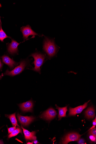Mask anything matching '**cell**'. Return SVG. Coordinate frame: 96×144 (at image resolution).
<instances>
[{
  "instance_id": "obj_1",
  "label": "cell",
  "mask_w": 96,
  "mask_h": 144,
  "mask_svg": "<svg viewBox=\"0 0 96 144\" xmlns=\"http://www.w3.org/2000/svg\"><path fill=\"white\" fill-rule=\"evenodd\" d=\"M43 49L50 58L54 57L58 50L54 41L47 38H46L44 40Z\"/></svg>"
},
{
  "instance_id": "obj_2",
  "label": "cell",
  "mask_w": 96,
  "mask_h": 144,
  "mask_svg": "<svg viewBox=\"0 0 96 144\" xmlns=\"http://www.w3.org/2000/svg\"><path fill=\"white\" fill-rule=\"evenodd\" d=\"M30 56L33 57L34 59L33 63L35 65V67L31 69L40 73V67L43 64L45 55L36 52L31 54Z\"/></svg>"
},
{
  "instance_id": "obj_3",
  "label": "cell",
  "mask_w": 96,
  "mask_h": 144,
  "mask_svg": "<svg viewBox=\"0 0 96 144\" xmlns=\"http://www.w3.org/2000/svg\"><path fill=\"white\" fill-rule=\"evenodd\" d=\"M26 65V62L25 61H22L21 62L20 65L11 71H9L8 70H6L4 74L11 76H16L20 74L24 71Z\"/></svg>"
},
{
  "instance_id": "obj_4",
  "label": "cell",
  "mask_w": 96,
  "mask_h": 144,
  "mask_svg": "<svg viewBox=\"0 0 96 144\" xmlns=\"http://www.w3.org/2000/svg\"><path fill=\"white\" fill-rule=\"evenodd\" d=\"M57 114L56 111L52 108H50L41 114V117L42 119L50 120L55 118Z\"/></svg>"
},
{
  "instance_id": "obj_5",
  "label": "cell",
  "mask_w": 96,
  "mask_h": 144,
  "mask_svg": "<svg viewBox=\"0 0 96 144\" xmlns=\"http://www.w3.org/2000/svg\"><path fill=\"white\" fill-rule=\"evenodd\" d=\"M82 135L77 133H72L68 134L63 140L62 144H67L72 141H78Z\"/></svg>"
},
{
  "instance_id": "obj_6",
  "label": "cell",
  "mask_w": 96,
  "mask_h": 144,
  "mask_svg": "<svg viewBox=\"0 0 96 144\" xmlns=\"http://www.w3.org/2000/svg\"><path fill=\"white\" fill-rule=\"evenodd\" d=\"M21 31L23 34L24 40L27 39L30 35H33L34 37L35 35H38V34L32 29L30 25H27L24 26L21 28Z\"/></svg>"
},
{
  "instance_id": "obj_7",
  "label": "cell",
  "mask_w": 96,
  "mask_h": 144,
  "mask_svg": "<svg viewBox=\"0 0 96 144\" xmlns=\"http://www.w3.org/2000/svg\"><path fill=\"white\" fill-rule=\"evenodd\" d=\"M90 101V100H89L83 105L74 108L70 107L69 109V116H75L77 114L80 113L83 110L87 107L88 104Z\"/></svg>"
},
{
  "instance_id": "obj_8",
  "label": "cell",
  "mask_w": 96,
  "mask_h": 144,
  "mask_svg": "<svg viewBox=\"0 0 96 144\" xmlns=\"http://www.w3.org/2000/svg\"><path fill=\"white\" fill-rule=\"evenodd\" d=\"M17 117L19 122L25 126H28L35 119V118L33 116H22L18 113L17 114Z\"/></svg>"
},
{
  "instance_id": "obj_9",
  "label": "cell",
  "mask_w": 96,
  "mask_h": 144,
  "mask_svg": "<svg viewBox=\"0 0 96 144\" xmlns=\"http://www.w3.org/2000/svg\"><path fill=\"white\" fill-rule=\"evenodd\" d=\"M21 109L23 112H32L33 110V103L31 100L19 105Z\"/></svg>"
},
{
  "instance_id": "obj_10",
  "label": "cell",
  "mask_w": 96,
  "mask_h": 144,
  "mask_svg": "<svg viewBox=\"0 0 96 144\" xmlns=\"http://www.w3.org/2000/svg\"><path fill=\"white\" fill-rule=\"evenodd\" d=\"M20 43L14 40H12V42L9 44L8 47V51L9 53L13 54L16 53L18 52V46Z\"/></svg>"
},
{
  "instance_id": "obj_11",
  "label": "cell",
  "mask_w": 96,
  "mask_h": 144,
  "mask_svg": "<svg viewBox=\"0 0 96 144\" xmlns=\"http://www.w3.org/2000/svg\"><path fill=\"white\" fill-rule=\"evenodd\" d=\"M3 63L7 65L11 69L13 68L17 64V63L7 55H4L2 57Z\"/></svg>"
},
{
  "instance_id": "obj_12",
  "label": "cell",
  "mask_w": 96,
  "mask_h": 144,
  "mask_svg": "<svg viewBox=\"0 0 96 144\" xmlns=\"http://www.w3.org/2000/svg\"><path fill=\"white\" fill-rule=\"evenodd\" d=\"M22 128L23 129L25 138L27 141L34 140L36 139L37 137L35 136L36 134V132H30L24 128L23 127H22Z\"/></svg>"
},
{
  "instance_id": "obj_13",
  "label": "cell",
  "mask_w": 96,
  "mask_h": 144,
  "mask_svg": "<svg viewBox=\"0 0 96 144\" xmlns=\"http://www.w3.org/2000/svg\"><path fill=\"white\" fill-rule=\"evenodd\" d=\"M85 116L88 119H93L95 117V110L93 106L88 108L85 111Z\"/></svg>"
},
{
  "instance_id": "obj_14",
  "label": "cell",
  "mask_w": 96,
  "mask_h": 144,
  "mask_svg": "<svg viewBox=\"0 0 96 144\" xmlns=\"http://www.w3.org/2000/svg\"><path fill=\"white\" fill-rule=\"evenodd\" d=\"M56 109H58L59 111V120L61 119L62 117H66V113L67 111H68V106L61 108L57 106L56 105Z\"/></svg>"
},
{
  "instance_id": "obj_15",
  "label": "cell",
  "mask_w": 96,
  "mask_h": 144,
  "mask_svg": "<svg viewBox=\"0 0 96 144\" xmlns=\"http://www.w3.org/2000/svg\"><path fill=\"white\" fill-rule=\"evenodd\" d=\"M10 120L12 125L13 126H19L17 123V121L16 117V113L11 114V115H6Z\"/></svg>"
},
{
  "instance_id": "obj_16",
  "label": "cell",
  "mask_w": 96,
  "mask_h": 144,
  "mask_svg": "<svg viewBox=\"0 0 96 144\" xmlns=\"http://www.w3.org/2000/svg\"><path fill=\"white\" fill-rule=\"evenodd\" d=\"M19 133H21L22 134V132L21 129L19 127H17L13 132H12L8 136V138H11V137H14L17 135Z\"/></svg>"
},
{
  "instance_id": "obj_17",
  "label": "cell",
  "mask_w": 96,
  "mask_h": 144,
  "mask_svg": "<svg viewBox=\"0 0 96 144\" xmlns=\"http://www.w3.org/2000/svg\"><path fill=\"white\" fill-rule=\"evenodd\" d=\"M1 30H0V40L2 42H3L5 39L8 38H11V37L8 36L6 34L5 32L3 30L2 27L1 23Z\"/></svg>"
},
{
  "instance_id": "obj_18",
  "label": "cell",
  "mask_w": 96,
  "mask_h": 144,
  "mask_svg": "<svg viewBox=\"0 0 96 144\" xmlns=\"http://www.w3.org/2000/svg\"><path fill=\"white\" fill-rule=\"evenodd\" d=\"M89 133L90 135L96 136V129L94 127L93 129H91Z\"/></svg>"
},
{
  "instance_id": "obj_19",
  "label": "cell",
  "mask_w": 96,
  "mask_h": 144,
  "mask_svg": "<svg viewBox=\"0 0 96 144\" xmlns=\"http://www.w3.org/2000/svg\"><path fill=\"white\" fill-rule=\"evenodd\" d=\"M16 129V126H15L13 127H11L9 128H8V134H10L13 132Z\"/></svg>"
},
{
  "instance_id": "obj_20",
  "label": "cell",
  "mask_w": 96,
  "mask_h": 144,
  "mask_svg": "<svg viewBox=\"0 0 96 144\" xmlns=\"http://www.w3.org/2000/svg\"><path fill=\"white\" fill-rule=\"evenodd\" d=\"M96 137L94 136L91 135L89 136V137L92 141L95 142L96 141Z\"/></svg>"
},
{
  "instance_id": "obj_21",
  "label": "cell",
  "mask_w": 96,
  "mask_h": 144,
  "mask_svg": "<svg viewBox=\"0 0 96 144\" xmlns=\"http://www.w3.org/2000/svg\"><path fill=\"white\" fill-rule=\"evenodd\" d=\"M78 141V144H86V143H85V140L84 139L82 138H79V140Z\"/></svg>"
},
{
  "instance_id": "obj_22",
  "label": "cell",
  "mask_w": 96,
  "mask_h": 144,
  "mask_svg": "<svg viewBox=\"0 0 96 144\" xmlns=\"http://www.w3.org/2000/svg\"><path fill=\"white\" fill-rule=\"evenodd\" d=\"M96 118L95 117V118L94 120L93 121V125L94 126H96Z\"/></svg>"
},
{
  "instance_id": "obj_23",
  "label": "cell",
  "mask_w": 96,
  "mask_h": 144,
  "mask_svg": "<svg viewBox=\"0 0 96 144\" xmlns=\"http://www.w3.org/2000/svg\"><path fill=\"white\" fill-rule=\"evenodd\" d=\"M3 64L1 63V59H0V70L1 69L3 66Z\"/></svg>"
},
{
  "instance_id": "obj_24",
  "label": "cell",
  "mask_w": 96,
  "mask_h": 144,
  "mask_svg": "<svg viewBox=\"0 0 96 144\" xmlns=\"http://www.w3.org/2000/svg\"><path fill=\"white\" fill-rule=\"evenodd\" d=\"M33 142L35 144H37L39 143V142H38L36 140H34Z\"/></svg>"
},
{
  "instance_id": "obj_25",
  "label": "cell",
  "mask_w": 96,
  "mask_h": 144,
  "mask_svg": "<svg viewBox=\"0 0 96 144\" xmlns=\"http://www.w3.org/2000/svg\"><path fill=\"white\" fill-rule=\"evenodd\" d=\"M95 127V126H93L89 130H91L92 129H93V128H94Z\"/></svg>"
},
{
  "instance_id": "obj_26",
  "label": "cell",
  "mask_w": 96,
  "mask_h": 144,
  "mask_svg": "<svg viewBox=\"0 0 96 144\" xmlns=\"http://www.w3.org/2000/svg\"><path fill=\"white\" fill-rule=\"evenodd\" d=\"M33 142L31 143V142H29L27 143V144H33Z\"/></svg>"
},
{
  "instance_id": "obj_27",
  "label": "cell",
  "mask_w": 96,
  "mask_h": 144,
  "mask_svg": "<svg viewBox=\"0 0 96 144\" xmlns=\"http://www.w3.org/2000/svg\"><path fill=\"white\" fill-rule=\"evenodd\" d=\"M2 78V76H0V79H1Z\"/></svg>"
},
{
  "instance_id": "obj_28",
  "label": "cell",
  "mask_w": 96,
  "mask_h": 144,
  "mask_svg": "<svg viewBox=\"0 0 96 144\" xmlns=\"http://www.w3.org/2000/svg\"><path fill=\"white\" fill-rule=\"evenodd\" d=\"M1 22V17H0V22Z\"/></svg>"
}]
</instances>
